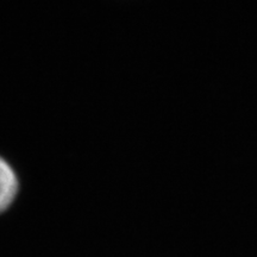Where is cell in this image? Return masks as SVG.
<instances>
[{
	"instance_id": "1",
	"label": "cell",
	"mask_w": 257,
	"mask_h": 257,
	"mask_svg": "<svg viewBox=\"0 0 257 257\" xmlns=\"http://www.w3.org/2000/svg\"><path fill=\"white\" fill-rule=\"evenodd\" d=\"M21 193V180L15 167L0 155V216L15 206Z\"/></svg>"
}]
</instances>
